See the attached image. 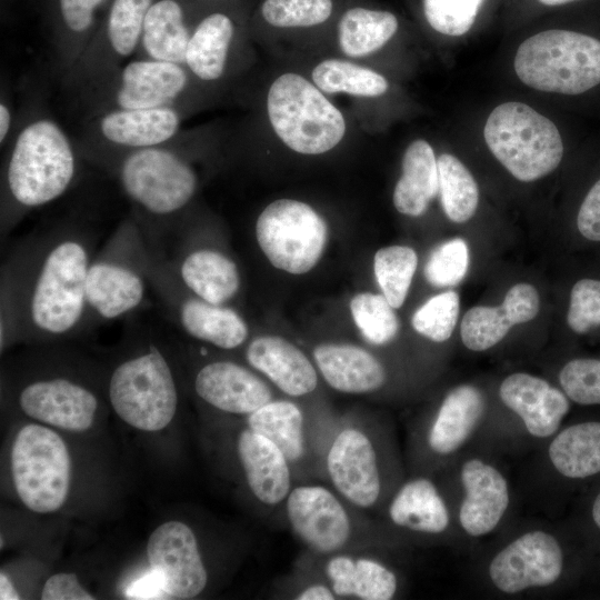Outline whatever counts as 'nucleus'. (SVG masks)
<instances>
[{"label":"nucleus","instance_id":"8","mask_svg":"<svg viewBox=\"0 0 600 600\" xmlns=\"http://www.w3.org/2000/svg\"><path fill=\"white\" fill-rule=\"evenodd\" d=\"M108 396L116 413L137 429L158 431L171 422L179 393L172 367L157 341L147 338L140 351L114 367Z\"/></svg>","mask_w":600,"mask_h":600},{"label":"nucleus","instance_id":"26","mask_svg":"<svg viewBox=\"0 0 600 600\" xmlns=\"http://www.w3.org/2000/svg\"><path fill=\"white\" fill-rule=\"evenodd\" d=\"M537 289L517 283L509 289L498 307L477 306L461 321V340L472 351L487 350L500 342L513 324L532 320L539 311Z\"/></svg>","mask_w":600,"mask_h":600},{"label":"nucleus","instance_id":"45","mask_svg":"<svg viewBox=\"0 0 600 600\" xmlns=\"http://www.w3.org/2000/svg\"><path fill=\"white\" fill-rule=\"evenodd\" d=\"M559 381L572 401L583 406L600 404V359L568 361L559 373Z\"/></svg>","mask_w":600,"mask_h":600},{"label":"nucleus","instance_id":"2","mask_svg":"<svg viewBox=\"0 0 600 600\" xmlns=\"http://www.w3.org/2000/svg\"><path fill=\"white\" fill-rule=\"evenodd\" d=\"M77 176L74 150L52 120L27 124L8 158L2 184L1 238L29 211L60 198Z\"/></svg>","mask_w":600,"mask_h":600},{"label":"nucleus","instance_id":"52","mask_svg":"<svg viewBox=\"0 0 600 600\" xmlns=\"http://www.w3.org/2000/svg\"><path fill=\"white\" fill-rule=\"evenodd\" d=\"M0 599L1 600L19 599V594L16 591L14 587L10 582L9 578L3 573L0 574Z\"/></svg>","mask_w":600,"mask_h":600},{"label":"nucleus","instance_id":"15","mask_svg":"<svg viewBox=\"0 0 600 600\" xmlns=\"http://www.w3.org/2000/svg\"><path fill=\"white\" fill-rule=\"evenodd\" d=\"M373 551L359 549L328 556L303 551L294 567L326 581L337 599H393L399 590V578Z\"/></svg>","mask_w":600,"mask_h":600},{"label":"nucleus","instance_id":"14","mask_svg":"<svg viewBox=\"0 0 600 600\" xmlns=\"http://www.w3.org/2000/svg\"><path fill=\"white\" fill-rule=\"evenodd\" d=\"M150 283L169 318L189 337L223 350L236 349L246 342L249 329L234 309L196 296L168 267H157Z\"/></svg>","mask_w":600,"mask_h":600},{"label":"nucleus","instance_id":"21","mask_svg":"<svg viewBox=\"0 0 600 600\" xmlns=\"http://www.w3.org/2000/svg\"><path fill=\"white\" fill-rule=\"evenodd\" d=\"M193 388L197 396L218 411L248 417L273 397L259 374L229 360L211 361L199 368Z\"/></svg>","mask_w":600,"mask_h":600},{"label":"nucleus","instance_id":"43","mask_svg":"<svg viewBox=\"0 0 600 600\" xmlns=\"http://www.w3.org/2000/svg\"><path fill=\"white\" fill-rule=\"evenodd\" d=\"M484 0H422L428 23L436 31L460 37L473 26Z\"/></svg>","mask_w":600,"mask_h":600},{"label":"nucleus","instance_id":"12","mask_svg":"<svg viewBox=\"0 0 600 600\" xmlns=\"http://www.w3.org/2000/svg\"><path fill=\"white\" fill-rule=\"evenodd\" d=\"M338 418L311 414L292 398H274L246 417V423L278 446L296 482L324 481L323 456Z\"/></svg>","mask_w":600,"mask_h":600},{"label":"nucleus","instance_id":"28","mask_svg":"<svg viewBox=\"0 0 600 600\" xmlns=\"http://www.w3.org/2000/svg\"><path fill=\"white\" fill-rule=\"evenodd\" d=\"M382 509L391 526L411 533L440 534L450 523L446 501L436 483L427 477L402 482Z\"/></svg>","mask_w":600,"mask_h":600},{"label":"nucleus","instance_id":"6","mask_svg":"<svg viewBox=\"0 0 600 600\" xmlns=\"http://www.w3.org/2000/svg\"><path fill=\"white\" fill-rule=\"evenodd\" d=\"M150 246L134 217L121 222L91 260L87 303L92 328L124 318L146 301Z\"/></svg>","mask_w":600,"mask_h":600},{"label":"nucleus","instance_id":"53","mask_svg":"<svg viewBox=\"0 0 600 600\" xmlns=\"http://www.w3.org/2000/svg\"><path fill=\"white\" fill-rule=\"evenodd\" d=\"M11 126V113L6 103L0 104V142L2 143L8 136Z\"/></svg>","mask_w":600,"mask_h":600},{"label":"nucleus","instance_id":"30","mask_svg":"<svg viewBox=\"0 0 600 600\" xmlns=\"http://www.w3.org/2000/svg\"><path fill=\"white\" fill-rule=\"evenodd\" d=\"M484 410L476 387L461 384L448 392L427 429L426 446L437 456L456 452L471 436Z\"/></svg>","mask_w":600,"mask_h":600},{"label":"nucleus","instance_id":"42","mask_svg":"<svg viewBox=\"0 0 600 600\" xmlns=\"http://www.w3.org/2000/svg\"><path fill=\"white\" fill-rule=\"evenodd\" d=\"M332 12V0H264L261 13L278 28L312 27L324 22Z\"/></svg>","mask_w":600,"mask_h":600},{"label":"nucleus","instance_id":"17","mask_svg":"<svg viewBox=\"0 0 600 600\" xmlns=\"http://www.w3.org/2000/svg\"><path fill=\"white\" fill-rule=\"evenodd\" d=\"M150 568L161 573L170 599H192L209 580L197 537L180 521H168L150 536L147 546Z\"/></svg>","mask_w":600,"mask_h":600},{"label":"nucleus","instance_id":"47","mask_svg":"<svg viewBox=\"0 0 600 600\" xmlns=\"http://www.w3.org/2000/svg\"><path fill=\"white\" fill-rule=\"evenodd\" d=\"M281 598L293 600H337L330 586L321 578L293 568V572L277 587Z\"/></svg>","mask_w":600,"mask_h":600},{"label":"nucleus","instance_id":"49","mask_svg":"<svg viewBox=\"0 0 600 600\" xmlns=\"http://www.w3.org/2000/svg\"><path fill=\"white\" fill-rule=\"evenodd\" d=\"M103 1L104 0H59L64 24L74 33L86 32L93 22L94 11Z\"/></svg>","mask_w":600,"mask_h":600},{"label":"nucleus","instance_id":"36","mask_svg":"<svg viewBox=\"0 0 600 600\" xmlns=\"http://www.w3.org/2000/svg\"><path fill=\"white\" fill-rule=\"evenodd\" d=\"M437 163L441 204L447 217L457 223L470 220L479 202V190L474 178L452 154H441Z\"/></svg>","mask_w":600,"mask_h":600},{"label":"nucleus","instance_id":"48","mask_svg":"<svg viewBox=\"0 0 600 600\" xmlns=\"http://www.w3.org/2000/svg\"><path fill=\"white\" fill-rule=\"evenodd\" d=\"M577 227L587 240L600 241V179L591 187L580 206Z\"/></svg>","mask_w":600,"mask_h":600},{"label":"nucleus","instance_id":"39","mask_svg":"<svg viewBox=\"0 0 600 600\" xmlns=\"http://www.w3.org/2000/svg\"><path fill=\"white\" fill-rule=\"evenodd\" d=\"M394 308L383 294L359 293L350 301L352 318L363 338L374 344L389 343L399 331Z\"/></svg>","mask_w":600,"mask_h":600},{"label":"nucleus","instance_id":"3","mask_svg":"<svg viewBox=\"0 0 600 600\" xmlns=\"http://www.w3.org/2000/svg\"><path fill=\"white\" fill-rule=\"evenodd\" d=\"M119 184L137 210L147 240L160 247L198 188L190 162L173 149L156 146L126 150L112 163Z\"/></svg>","mask_w":600,"mask_h":600},{"label":"nucleus","instance_id":"7","mask_svg":"<svg viewBox=\"0 0 600 600\" xmlns=\"http://www.w3.org/2000/svg\"><path fill=\"white\" fill-rule=\"evenodd\" d=\"M513 67L530 88L580 94L600 84V40L571 30L541 31L521 42Z\"/></svg>","mask_w":600,"mask_h":600},{"label":"nucleus","instance_id":"50","mask_svg":"<svg viewBox=\"0 0 600 600\" xmlns=\"http://www.w3.org/2000/svg\"><path fill=\"white\" fill-rule=\"evenodd\" d=\"M42 600H92L94 597L79 583L74 573H57L44 583Z\"/></svg>","mask_w":600,"mask_h":600},{"label":"nucleus","instance_id":"22","mask_svg":"<svg viewBox=\"0 0 600 600\" xmlns=\"http://www.w3.org/2000/svg\"><path fill=\"white\" fill-rule=\"evenodd\" d=\"M188 84L182 64L149 58L127 63L112 93L114 109H152L174 107Z\"/></svg>","mask_w":600,"mask_h":600},{"label":"nucleus","instance_id":"5","mask_svg":"<svg viewBox=\"0 0 600 600\" xmlns=\"http://www.w3.org/2000/svg\"><path fill=\"white\" fill-rule=\"evenodd\" d=\"M380 427L360 416L338 418L323 456L324 482L368 514L380 511L393 492Z\"/></svg>","mask_w":600,"mask_h":600},{"label":"nucleus","instance_id":"32","mask_svg":"<svg viewBox=\"0 0 600 600\" xmlns=\"http://www.w3.org/2000/svg\"><path fill=\"white\" fill-rule=\"evenodd\" d=\"M190 37L183 10L176 0L152 2L140 38L146 58L184 66Z\"/></svg>","mask_w":600,"mask_h":600},{"label":"nucleus","instance_id":"40","mask_svg":"<svg viewBox=\"0 0 600 600\" xmlns=\"http://www.w3.org/2000/svg\"><path fill=\"white\" fill-rule=\"evenodd\" d=\"M151 4L152 0H113L107 22V38L116 56L126 58L136 51Z\"/></svg>","mask_w":600,"mask_h":600},{"label":"nucleus","instance_id":"9","mask_svg":"<svg viewBox=\"0 0 600 600\" xmlns=\"http://www.w3.org/2000/svg\"><path fill=\"white\" fill-rule=\"evenodd\" d=\"M483 137L497 160L523 182L549 174L563 157L557 126L522 102L509 101L496 107L486 121Z\"/></svg>","mask_w":600,"mask_h":600},{"label":"nucleus","instance_id":"55","mask_svg":"<svg viewBox=\"0 0 600 600\" xmlns=\"http://www.w3.org/2000/svg\"><path fill=\"white\" fill-rule=\"evenodd\" d=\"M538 1L546 6H561V4L573 2L577 0H538Z\"/></svg>","mask_w":600,"mask_h":600},{"label":"nucleus","instance_id":"18","mask_svg":"<svg viewBox=\"0 0 600 600\" xmlns=\"http://www.w3.org/2000/svg\"><path fill=\"white\" fill-rule=\"evenodd\" d=\"M18 403L30 418L74 432L91 427L99 406L91 389L63 376L29 381L20 389Z\"/></svg>","mask_w":600,"mask_h":600},{"label":"nucleus","instance_id":"31","mask_svg":"<svg viewBox=\"0 0 600 600\" xmlns=\"http://www.w3.org/2000/svg\"><path fill=\"white\" fill-rule=\"evenodd\" d=\"M438 191V163L433 149L426 140H414L402 158V176L393 191L394 208L402 214L421 216Z\"/></svg>","mask_w":600,"mask_h":600},{"label":"nucleus","instance_id":"54","mask_svg":"<svg viewBox=\"0 0 600 600\" xmlns=\"http://www.w3.org/2000/svg\"><path fill=\"white\" fill-rule=\"evenodd\" d=\"M591 513L596 526L600 529V492L594 498Z\"/></svg>","mask_w":600,"mask_h":600},{"label":"nucleus","instance_id":"25","mask_svg":"<svg viewBox=\"0 0 600 600\" xmlns=\"http://www.w3.org/2000/svg\"><path fill=\"white\" fill-rule=\"evenodd\" d=\"M460 477L466 492L459 509L460 524L471 537L486 536L498 526L508 508L507 480L480 459L464 462Z\"/></svg>","mask_w":600,"mask_h":600},{"label":"nucleus","instance_id":"1","mask_svg":"<svg viewBox=\"0 0 600 600\" xmlns=\"http://www.w3.org/2000/svg\"><path fill=\"white\" fill-rule=\"evenodd\" d=\"M94 240L67 224L12 250L1 268V351L17 339L59 340L92 329L86 286Z\"/></svg>","mask_w":600,"mask_h":600},{"label":"nucleus","instance_id":"4","mask_svg":"<svg viewBox=\"0 0 600 600\" xmlns=\"http://www.w3.org/2000/svg\"><path fill=\"white\" fill-rule=\"evenodd\" d=\"M281 516L304 551L317 556L377 549L382 543L379 523L324 481L296 482Z\"/></svg>","mask_w":600,"mask_h":600},{"label":"nucleus","instance_id":"24","mask_svg":"<svg viewBox=\"0 0 600 600\" xmlns=\"http://www.w3.org/2000/svg\"><path fill=\"white\" fill-rule=\"evenodd\" d=\"M499 396L537 438L556 433L570 409L564 392L542 378L523 372L508 376L500 384Z\"/></svg>","mask_w":600,"mask_h":600},{"label":"nucleus","instance_id":"29","mask_svg":"<svg viewBox=\"0 0 600 600\" xmlns=\"http://www.w3.org/2000/svg\"><path fill=\"white\" fill-rule=\"evenodd\" d=\"M180 117L174 107L111 109L98 121L103 139L126 150L163 146L174 137Z\"/></svg>","mask_w":600,"mask_h":600},{"label":"nucleus","instance_id":"35","mask_svg":"<svg viewBox=\"0 0 600 600\" xmlns=\"http://www.w3.org/2000/svg\"><path fill=\"white\" fill-rule=\"evenodd\" d=\"M397 29L398 20L391 12L352 8L339 21V44L348 57H364L383 47Z\"/></svg>","mask_w":600,"mask_h":600},{"label":"nucleus","instance_id":"20","mask_svg":"<svg viewBox=\"0 0 600 600\" xmlns=\"http://www.w3.org/2000/svg\"><path fill=\"white\" fill-rule=\"evenodd\" d=\"M238 463L252 498L272 516L281 514L296 483L290 463L278 446L247 423L236 438Z\"/></svg>","mask_w":600,"mask_h":600},{"label":"nucleus","instance_id":"16","mask_svg":"<svg viewBox=\"0 0 600 600\" xmlns=\"http://www.w3.org/2000/svg\"><path fill=\"white\" fill-rule=\"evenodd\" d=\"M563 569L558 540L541 530L521 534L500 550L489 564L493 586L513 594L533 587L553 584Z\"/></svg>","mask_w":600,"mask_h":600},{"label":"nucleus","instance_id":"19","mask_svg":"<svg viewBox=\"0 0 600 600\" xmlns=\"http://www.w3.org/2000/svg\"><path fill=\"white\" fill-rule=\"evenodd\" d=\"M177 248L159 250L179 282L201 299L223 304L232 300L241 286L237 263L223 251L193 244L182 236Z\"/></svg>","mask_w":600,"mask_h":600},{"label":"nucleus","instance_id":"11","mask_svg":"<svg viewBox=\"0 0 600 600\" xmlns=\"http://www.w3.org/2000/svg\"><path fill=\"white\" fill-rule=\"evenodd\" d=\"M17 493L30 510L49 513L66 501L71 461L66 443L53 430L27 424L18 432L11 451Z\"/></svg>","mask_w":600,"mask_h":600},{"label":"nucleus","instance_id":"44","mask_svg":"<svg viewBox=\"0 0 600 600\" xmlns=\"http://www.w3.org/2000/svg\"><path fill=\"white\" fill-rule=\"evenodd\" d=\"M469 267V250L464 240L456 238L438 246L430 254L424 277L436 287L458 284Z\"/></svg>","mask_w":600,"mask_h":600},{"label":"nucleus","instance_id":"33","mask_svg":"<svg viewBox=\"0 0 600 600\" xmlns=\"http://www.w3.org/2000/svg\"><path fill=\"white\" fill-rule=\"evenodd\" d=\"M234 28L223 13H212L199 22L191 33L184 67L203 81L219 79L226 69Z\"/></svg>","mask_w":600,"mask_h":600},{"label":"nucleus","instance_id":"41","mask_svg":"<svg viewBox=\"0 0 600 600\" xmlns=\"http://www.w3.org/2000/svg\"><path fill=\"white\" fill-rule=\"evenodd\" d=\"M460 300L454 291L431 297L412 316L413 329L423 337L443 342L450 338L459 316Z\"/></svg>","mask_w":600,"mask_h":600},{"label":"nucleus","instance_id":"13","mask_svg":"<svg viewBox=\"0 0 600 600\" xmlns=\"http://www.w3.org/2000/svg\"><path fill=\"white\" fill-rule=\"evenodd\" d=\"M327 236L323 219L309 204L291 199L271 202L256 222L258 244L270 263L293 274L317 264Z\"/></svg>","mask_w":600,"mask_h":600},{"label":"nucleus","instance_id":"34","mask_svg":"<svg viewBox=\"0 0 600 600\" xmlns=\"http://www.w3.org/2000/svg\"><path fill=\"white\" fill-rule=\"evenodd\" d=\"M554 469L566 478L584 479L600 473V421L572 424L549 446Z\"/></svg>","mask_w":600,"mask_h":600},{"label":"nucleus","instance_id":"38","mask_svg":"<svg viewBox=\"0 0 600 600\" xmlns=\"http://www.w3.org/2000/svg\"><path fill=\"white\" fill-rule=\"evenodd\" d=\"M418 264L413 249L404 246L386 247L374 256L378 284L392 308H400L408 294Z\"/></svg>","mask_w":600,"mask_h":600},{"label":"nucleus","instance_id":"46","mask_svg":"<svg viewBox=\"0 0 600 600\" xmlns=\"http://www.w3.org/2000/svg\"><path fill=\"white\" fill-rule=\"evenodd\" d=\"M567 322L577 333L588 332L591 328L600 324L599 280L586 278L573 284Z\"/></svg>","mask_w":600,"mask_h":600},{"label":"nucleus","instance_id":"37","mask_svg":"<svg viewBox=\"0 0 600 600\" xmlns=\"http://www.w3.org/2000/svg\"><path fill=\"white\" fill-rule=\"evenodd\" d=\"M311 77L314 84L327 93L378 97L388 90L383 76L346 60H324L314 67Z\"/></svg>","mask_w":600,"mask_h":600},{"label":"nucleus","instance_id":"51","mask_svg":"<svg viewBox=\"0 0 600 600\" xmlns=\"http://www.w3.org/2000/svg\"><path fill=\"white\" fill-rule=\"evenodd\" d=\"M129 599H170L166 581L160 572L150 568L143 576L132 581L127 590Z\"/></svg>","mask_w":600,"mask_h":600},{"label":"nucleus","instance_id":"10","mask_svg":"<svg viewBox=\"0 0 600 600\" xmlns=\"http://www.w3.org/2000/svg\"><path fill=\"white\" fill-rule=\"evenodd\" d=\"M267 110L281 141L302 154L328 152L346 133L342 113L317 86L297 73H283L272 82Z\"/></svg>","mask_w":600,"mask_h":600},{"label":"nucleus","instance_id":"23","mask_svg":"<svg viewBox=\"0 0 600 600\" xmlns=\"http://www.w3.org/2000/svg\"><path fill=\"white\" fill-rule=\"evenodd\" d=\"M248 364L264 376L289 398L313 393L319 384L318 369L298 347L271 336L254 338L246 348Z\"/></svg>","mask_w":600,"mask_h":600},{"label":"nucleus","instance_id":"27","mask_svg":"<svg viewBox=\"0 0 600 600\" xmlns=\"http://www.w3.org/2000/svg\"><path fill=\"white\" fill-rule=\"evenodd\" d=\"M312 357L319 373L336 391L369 394L387 383L388 374L382 362L361 347L322 343L314 347Z\"/></svg>","mask_w":600,"mask_h":600}]
</instances>
